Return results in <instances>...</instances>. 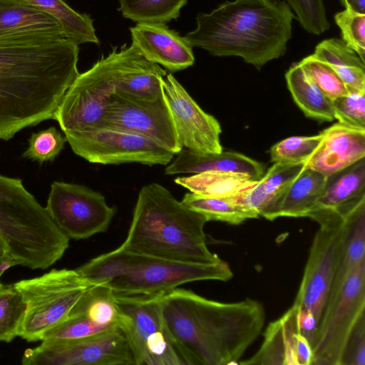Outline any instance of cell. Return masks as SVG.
Here are the masks:
<instances>
[{
    "instance_id": "6da1fadb",
    "label": "cell",
    "mask_w": 365,
    "mask_h": 365,
    "mask_svg": "<svg viewBox=\"0 0 365 365\" xmlns=\"http://www.w3.org/2000/svg\"><path fill=\"white\" fill-rule=\"evenodd\" d=\"M78 45L66 37L0 42V139L53 119L79 74Z\"/></svg>"
},
{
    "instance_id": "7a4b0ae2",
    "label": "cell",
    "mask_w": 365,
    "mask_h": 365,
    "mask_svg": "<svg viewBox=\"0 0 365 365\" xmlns=\"http://www.w3.org/2000/svg\"><path fill=\"white\" fill-rule=\"evenodd\" d=\"M164 323L185 365L237 364L261 334L262 304L247 298L221 302L175 288L159 294Z\"/></svg>"
},
{
    "instance_id": "3957f363",
    "label": "cell",
    "mask_w": 365,
    "mask_h": 365,
    "mask_svg": "<svg viewBox=\"0 0 365 365\" xmlns=\"http://www.w3.org/2000/svg\"><path fill=\"white\" fill-rule=\"evenodd\" d=\"M295 18L281 0L225 1L210 13H199L197 27L184 38L215 56H238L260 69L287 51Z\"/></svg>"
},
{
    "instance_id": "277c9868",
    "label": "cell",
    "mask_w": 365,
    "mask_h": 365,
    "mask_svg": "<svg viewBox=\"0 0 365 365\" xmlns=\"http://www.w3.org/2000/svg\"><path fill=\"white\" fill-rule=\"evenodd\" d=\"M207 220L178 201L163 185L143 186L122 249L168 260L190 264L221 259L207 247L204 227Z\"/></svg>"
},
{
    "instance_id": "5b68a950",
    "label": "cell",
    "mask_w": 365,
    "mask_h": 365,
    "mask_svg": "<svg viewBox=\"0 0 365 365\" xmlns=\"http://www.w3.org/2000/svg\"><path fill=\"white\" fill-rule=\"evenodd\" d=\"M77 271L85 278L105 284L116 295H155L192 282H226L233 277L220 260L190 264L138 254L120 247L98 255Z\"/></svg>"
},
{
    "instance_id": "8992f818",
    "label": "cell",
    "mask_w": 365,
    "mask_h": 365,
    "mask_svg": "<svg viewBox=\"0 0 365 365\" xmlns=\"http://www.w3.org/2000/svg\"><path fill=\"white\" fill-rule=\"evenodd\" d=\"M0 235L15 266L46 269L59 260L69 239L24 187L20 178L0 175Z\"/></svg>"
},
{
    "instance_id": "52a82bcc",
    "label": "cell",
    "mask_w": 365,
    "mask_h": 365,
    "mask_svg": "<svg viewBox=\"0 0 365 365\" xmlns=\"http://www.w3.org/2000/svg\"><path fill=\"white\" fill-rule=\"evenodd\" d=\"M75 269H52L14 283L26 304L19 336L41 340L43 334L78 312L88 292L97 284Z\"/></svg>"
},
{
    "instance_id": "ba28073f",
    "label": "cell",
    "mask_w": 365,
    "mask_h": 365,
    "mask_svg": "<svg viewBox=\"0 0 365 365\" xmlns=\"http://www.w3.org/2000/svg\"><path fill=\"white\" fill-rule=\"evenodd\" d=\"M354 204L339 210H314L307 217L317 222L319 229L314 237L293 304L300 309L310 312L317 324L344 246L349 211Z\"/></svg>"
},
{
    "instance_id": "9c48e42d",
    "label": "cell",
    "mask_w": 365,
    "mask_h": 365,
    "mask_svg": "<svg viewBox=\"0 0 365 365\" xmlns=\"http://www.w3.org/2000/svg\"><path fill=\"white\" fill-rule=\"evenodd\" d=\"M365 311V259L324 307L310 344L314 365H342L349 341Z\"/></svg>"
},
{
    "instance_id": "30bf717a",
    "label": "cell",
    "mask_w": 365,
    "mask_h": 365,
    "mask_svg": "<svg viewBox=\"0 0 365 365\" xmlns=\"http://www.w3.org/2000/svg\"><path fill=\"white\" fill-rule=\"evenodd\" d=\"M159 294H114L120 312L119 328L135 365H185L166 329Z\"/></svg>"
},
{
    "instance_id": "8fae6325",
    "label": "cell",
    "mask_w": 365,
    "mask_h": 365,
    "mask_svg": "<svg viewBox=\"0 0 365 365\" xmlns=\"http://www.w3.org/2000/svg\"><path fill=\"white\" fill-rule=\"evenodd\" d=\"M113 48L91 68L79 73L65 93L54 116L64 134L103 126L110 97L115 93Z\"/></svg>"
},
{
    "instance_id": "7c38bea8",
    "label": "cell",
    "mask_w": 365,
    "mask_h": 365,
    "mask_svg": "<svg viewBox=\"0 0 365 365\" xmlns=\"http://www.w3.org/2000/svg\"><path fill=\"white\" fill-rule=\"evenodd\" d=\"M64 135L73 152L92 163L167 165L175 155L148 138L108 126Z\"/></svg>"
},
{
    "instance_id": "4fadbf2b",
    "label": "cell",
    "mask_w": 365,
    "mask_h": 365,
    "mask_svg": "<svg viewBox=\"0 0 365 365\" xmlns=\"http://www.w3.org/2000/svg\"><path fill=\"white\" fill-rule=\"evenodd\" d=\"M45 208L64 235L76 240L106 232L116 212L101 193L84 185L59 181L51 185Z\"/></svg>"
},
{
    "instance_id": "5bb4252c",
    "label": "cell",
    "mask_w": 365,
    "mask_h": 365,
    "mask_svg": "<svg viewBox=\"0 0 365 365\" xmlns=\"http://www.w3.org/2000/svg\"><path fill=\"white\" fill-rule=\"evenodd\" d=\"M24 365H135L129 344L120 329L71 341L43 340L26 349Z\"/></svg>"
},
{
    "instance_id": "9a60e30c",
    "label": "cell",
    "mask_w": 365,
    "mask_h": 365,
    "mask_svg": "<svg viewBox=\"0 0 365 365\" xmlns=\"http://www.w3.org/2000/svg\"><path fill=\"white\" fill-rule=\"evenodd\" d=\"M103 126L144 136L175 155L183 148L164 94L155 100L113 94L107 106Z\"/></svg>"
},
{
    "instance_id": "2e32d148",
    "label": "cell",
    "mask_w": 365,
    "mask_h": 365,
    "mask_svg": "<svg viewBox=\"0 0 365 365\" xmlns=\"http://www.w3.org/2000/svg\"><path fill=\"white\" fill-rule=\"evenodd\" d=\"M163 89L182 148L200 153L222 152L218 120L199 106L172 73L164 77Z\"/></svg>"
},
{
    "instance_id": "e0dca14e",
    "label": "cell",
    "mask_w": 365,
    "mask_h": 365,
    "mask_svg": "<svg viewBox=\"0 0 365 365\" xmlns=\"http://www.w3.org/2000/svg\"><path fill=\"white\" fill-rule=\"evenodd\" d=\"M130 31L132 44L147 60L171 72L186 69L195 63L192 47L165 24L137 23Z\"/></svg>"
},
{
    "instance_id": "ac0fdd59",
    "label": "cell",
    "mask_w": 365,
    "mask_h": 365,
    "mask_svg": "<svg viewBox=\"0 0 365 365\" xmlns=\"http://www.w3.org/2000/svg\"><path fill=\"white\" fill-rule=\"evenodd\" d=\"M322 140L305 167L325 177L365 158V130L336 123L322 131Z\"/></svg>"
},
{
    "instance_id": "d6986e66",
    "label": "cell",
    "mask_w": 365,
    "mask_h": 365,
    "mask_svg": "<svg viewBox=\"0 0 365 365\" xmlns=\"http://www.w3.org/2000/svg\"><path fill=\"white\" fill-rule=\"evenodd\" d=\"M63 37L61 24L49 14L18 0H0V42Z\"/></svg>"
},
{
    "instance_id": "ffe728a7",
    "label": "cell",
    "mask_w": 365,
    "mask_h": 365,
    "mask_svg": "<svg viewBox=\"0 0 365 365\" xmlns=\"http://www.w3.org/2000/svg\"><path fill=\"white\" fill-rule=\"evenodd\" d=\"M208 171L247 175L259 180L264 175V166L242 153L224 151L219 153H200L182 148L165 170L167 175L200 173Z\"/></svg>"
},
{
    "instance_id": "44dd1931",
    "label": "cell",
    "mask_w": 365,
    "mask_h": 365,
    "mask_svg": "<svg viewBox=\"0 0 365 365\" xmlns=\"http://www.w3.org/2000/svg\"><path fill=\"white\" fill-rule=\"evenodd\" d=\"M326 177L304 168L299 175L259 214L269 220L279 217H307L323 190Z\"/></svg>"
},
{
    "instance_id": "7402d4cb",
    "label": "cell",
    "mask_w": 365,
    "mask_h": 365,
    "mask_svg": "<svg viewBox=\"0 0 365 365\" xmlns=\"http://www.w3.org/2000/svg\"><path fill=\"white\" fill-rule=\"evenodd\" d=\"M299 308L293 304L279 319L269 323L264 333L259 350L250 358L238 362L243 365H297L296 336L301 331L298 314Z\"/></svg>"
},
{
    "instance_id": "603a6c76",
    "label": "cell",
    "mask_w": 365,
    "mask_h": 365,
    "mask_svg": "<svg viewBox=\"0 0 365 365\" xmlns=\"http://www.w3.org/2000/svg\"><path fill=\"white\" fill-rule=\"evenodd\" d=\"M304 168L305 162L275 163L252 187L227 198L259 216Z\"/></svg>"
},
{
    "instance_id": "cb8c5ba5",
    "label": "cell",
    "mask_w": 365,
    "mask_h": 365,
    "mask_svg": "<svg viewBox=\"0 0 365 365\" xmlns=\"http://www.w3.org/2000/svg\"><path fill=\"white\" fill-rule=\"evenodd\" d=\"M364 196L365 158L326 177L323 190L313 210H339Z\"/></svg>"
},
{
    "instance_id": "d4e9b609",
    "label": "cell",
    "mask_w": 365,
    "mask_h": 365,
    "mask_svg": "<svg viewBox=\"0 0 365 365\" xmlns=\"http://www.w3.org/2000/svg\"><path fill=\"white\" fill-rule=\"evenodd\" d=\"M364 259H365V196L354 204L349 211L348 232L325 306L335 299L346 278Z\"/></svg>"
},
{
    "instance_id": "484cf974",
    "label": "cell",
    "mask_w": 365,
    "mask_h": 365,
    "mask_svg": "<svg viewBox=\"0 0 365 365\" xmlns=\"http://www.w3.org/2000/svg\"><path fill=\"white\" fill-rule=\"evenodd\" d=\"M285 79L294 101L307 117L322 122L334 120L332 100L314 83L299 62L289 68Z\"/></svg>"
},
{
    "instance_id": "4316f807",
    "label": "cell",
    "mask_w": 365,
    "mask_h": 365,
    "mask_svg": "<svg viewBox=\"0 0 365 365\" xmlns=\"http://www.w3.org/2000/svg\"><path fill=\"white\" fill-rule=\"evenodd\" d=\"M312 56L328 64L349 88L365 92V62L342 40L322 41Z\"/></svg>"
},
{
    "instance_id": "83f0119b",
    "label": "cell",
    "mask_w": 365,
    "mask_h": 365,
    "mask_svg": "<svg viewBox=\"0 0 365 365\" xmlns=\"http://www.w3.org/2000/svg\"><path fill=\"white\" fill-rule=\"evenodd\" d=\"M49 14L61 24L65 36L78 45L99 43L93 20L86 14L73 10L65 0H18Z\"/></svg>"
},
{
    "instance_id": "f1b7e54d",
    "label": "cell",
    "mask_w": 365,
    "mask_h": 365,
    "mask_svg": "<svg viewBox=\"0 0 365 365\" xmlns=\"http://www.w3.org/2000/svg\"><path fill=\"white\" fill-rule=\"evenodd\" d=\"M257 180L247 175L208 171L178 177L175 182L190 192L210 197H227L252 187Z\"/></svg>"
},
{
    "instance_id": "f546056e",
    "label": "cell",
    "mask_w": 365,
    "mask_h": 365,
    "mask_svg": "<svg viewBox=\"0 0 365 365\" xmlns=\"http://www.w3.org/2000/svg\"><path fill=\"white\" fill-rule=\"evenodd\" d=\"M189 208L202 215L208 221L239 225L248 219L258 218L256 213L232 202L227 197L186 193L181 201Z\"/></svg>"
},
{
    "instance_id": "4dcf8cb0",
    "label": "cell",
    "mask_w": 365,
    "mask_h": 365,
    "mask_svg": "<svg viewBox=\"0 0 365 365\" xmlns=\"http://www.w3.org/2000/svg\"><path fill=\"white\" fill-rule=\"evenodd\" d=\"M187 0H119L120 11L137 23L165 24L177 19Z\"/></svg>"
},
{
    "instance_id": "1f68e13d",
    "label": "cell",
    "mask_w": 365,
    "mask_h": 365,
    "mask_svg": "<svg viewBox=\"0 0 365 365\" xmlns=\"http://www.w3.org/2000/svg\"><path fill=\"white\" fill-rule=\"evenodd\" d=\"M26 304L15 284L0 289V341L10 342L17 336Z\"/></svg>"
},
{
    "instance_id": "d6a6232c",
    "label": "cell",
    "mask_w": 365,
    "mask_h": 365,
    "mask_svg": "<svg viewBox=\"0 0 365 365\" xmlns=\"http://www.w3.org/2000/svg\"><path fill=\"white\" fill-rule=\"evenodd\" d=\"M82 306L83 304L78 312L46 331L41 341L48 339L78 340L115 329L101 325L91 319L83 312Z\"/></svg>"
},
{
    "instance_id": "836d02e7",
    "label": "cell",
    "mask_w": 365,
    "mask_h": 365,
    "mask_svg": "<svg viewBox=\"0 0 365 365\" xmlns=\"http://www.w3.org/2000/svg\"><path fill=\"white\" fill-rule=\"evenodd\" d=\"M323 138L321 132L312 136H292L272 145L269 150L271 161L296 163L305 162L312 156Z\"/></svg>"
},
{
    "instance_id": "e575fe53",
    "label": "cell",
    "mask_w": 365,
    "mask_h": 365,
    "mask_svg": "<svg viewBox=\"0 0 365 365\" xmlns=\"http://www.w3.org/2000/svg\"><path fill=\"white\" fill-rule=\"evenodd\" d=\"M66 139L55 127L31 134L23 158L40 164L53 161L64 148Z\"/></svg>"
},
{
    "instance_id": "d590c367",
    "label": "cell",
    "mask_w": 365,
    "mask_h": 365,
    "mask_svg": "<svg viewBox=\"0 0 365 365\" xmlns=\"http://www.w3.org/2000/svg\"><path fill=\"white\" fill-rule=\"evenodd\" d=\"M347 88V94L332 100L334 119L347 127L365 130V92Z\"/></svg>"
},
{
    "instance_id": "8d00e7d4",
    "label": "cell",
    "mask_w": 365,
    "mask_h": 365,
    "mask_svg": "<svg viewBox=\"0 0 365 365\" xmlns=\"http://www.w3.org/2000/svg\"><path fill=\"white\" fill-rule=\"evenodd\" d=\"M299 64L314 83L331 100L348 93V88L336 72L326 63L312 55L300 61Z\"/></svg>"
},
{
    "instance_id": "74e56055",
    "label": "cell",
    "mask_w": 365,
    "mask_h": 365,
    "mask_svg": "<svg viewBox=\"0 0 365 365\" xmlns=\"http://www.w3.org/2000/svg\"><path fill=\"white\" fill-rule=\"evenodd\" d=\"M296 14L302 28L307 32L320 35L330 27L322 0H284Z\"/></svg>"
},
{
    "instance_id": "f35d334b",
    "label": "cell",
    "mask_w": 365,
    "mask_h": 365,
    "mask_svg": "<svg viewBox=\"0 0 365 365\" xmlns=\"http://www.w3.org/2000/svg\"><path fill=\"white\" fill-rule=\"evenodd\" d=\"M334 21L343 41L365 62V14L345 9L335 14Z\"/></svg>"
},
{
    "instance_id": "ab89813d",
    "label": "cell",
    "mask_w": 365,
    "mask_h": 365,
    "mask_svg": "<svg viewBox=\"0 0 365 365\" xmlns=\"http://www.w3.org/2000/svg\"><path fill=\"white\" fill-rule=\"evenodd\" d=\"M365 364V317L357 325L349 341L342 365Z\"/></svg>"
},
{
    "instance_id": "60d3db41",
    "label": "cell",
    "mask_w": 365,
    "mask_h": 365,
    "mask_svg": "<svg viewBox=\"0 0 365 365\" xmlns=\"http://www.w3.org/2000/svg\"><path fill=\"white\" fill-rule=\"evenodd\" d=\"M295 354L297 365H310L312 363L313 353L311 344L301 331L296 336Z\"/></svg>"
},
{
    "instance_id": "b9f144b4",
    "label": "cell",
    "mask_w": 365,
    "mask_h": 365,
    "mask_svg": "<svg viewBox=\"0 0 365 365\" xmlns=\"http://www.w3.org/2000/svg\"><path fill=\"white\" fill-rule=\"evenodd\" d=\"M13 266H15V264L10 256L9 247L0 235V274L2 275L6 269Z\"/></svg>"
},
{
    "instance_id": "7bdbcfd3",
    "label": "cell",
    "mask_w": 365,
    "mask_h": 365,
    "mask_svg": "<svg viewBox=\"0 0 365 365\" xmlns=\"http://www.w3.org/2000/svg\"><path fill=\"white\" fill-rule=\"evenodd\" d=\"M341 2L346 9L365 14V0H341Z\"/></svg>"
},
{
    "instance_id": "ee69618b",
    "label": "cell",
    "mask_w": 365,
    "mask_h": 365,
    "mask_svg": "<svg viewBox=\"0 0 365 365\" xmlns=\"http://www.w3.org/2000/svg\"><path fill=\"white\" fill-rule=\"evenodd\" d=\"M1 275L0 274V289H1V288L3 287V285H4V284L1 283Z\"/></svg>"
}]
</instances>
